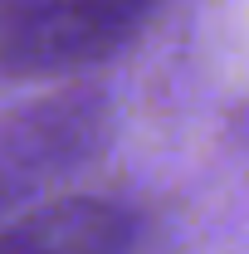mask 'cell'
Wrapping results in <instances>:
<instances>
[{"label": "cell", "mask_w": 249, "mask_h": 254, "mask_svg": "<svg viewBox=\"0 0 249 254\" xmlns=\"http://www.w3.org/2000/svg\"><path fill=\"white\" fill-rule=\"evenodd\" d=\"M161 0H0V73L59 78L108 59Z\"/></svg>", "instance_id": "6da1fadb"}, {"label": "cell", "mask_w": 249, "mask_h": 254, "mask_svg": "<svg viewBox=\"0 0 249 254\" xmlns=\"http://www.w3.org/2000/svg\"><path fill=\"white\" fill-rule=\"evenodd\" d=\"M93 137L98 108L83 98L34 103L15 118H0V215L83 161Z\"/></svg>", "instance_id": "7a4b0ae2"}, {"label": "cell", "mask_w": 249, "mask_h": 254, "mask_svg": "<svg viewBox=\"0 0 249 254\" xmlns=\"http://www.w3.org/2000/svg\"><path fill=\"white\" fill-rule=\"evenodd\" d=\"M132 215L113 200L63 195L0 225V254H127Z\"/></svg>", "instance_id": "3957f363"}]
</instances>
